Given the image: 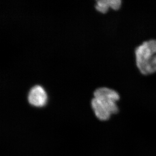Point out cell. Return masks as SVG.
Segmentation results:
<instances>
[{
  "mask_svg": "<svg viewBox=\"0 0 156 156\" xmlns=\"http://www.w3.org/2000/svg\"><path fill=\"white\" fill-rule=\"evenodd\" d=\"M136 63L140 72L149 75L156 72V40L144 42L135 51Z\"/></svg>",
  "mask_w": 156,
  "mask_h": 156,
  "instance_id": "obj_1",
  "label": "cell"
},
{
  "mask_svg": "<svg viewBox=\"0 0 156 156\" xmlns=\"http://www.w3.org/2000/svg\"><path fill=\"white\" fill-rule=\"evenodd\" d=\"M28 100L31 105L37 107H42L47 102V94L41 86H35L30 90Z\"/></svg>",
  "mask_w": 156,
  "mask_h": 156,
  "instance_id": "obj_3",
  "label": "cell"
},
{
  "mask_svg": "<svg viewBox=\"0 0 156 156\" xmlns=\"http://www.w3.org/2000/svg\"><path fill=\"white\" fill-rule=\"evenodd\" d=\"M121 3L120 0H100L97 1L95 7L99 12L106 13L109 8L115 10H118L121 7Z\"/></svg>",
  "mask_w": 156,
  "mask_h": 156,
  "instance_id": "obj_5",
  "label": "cell"
},
{
  "mask_svg": "<svg viewBox=\"0 0 156 156\" xmlns=\"http://www.w3.org/2000/svg\"><path fill=\"white\" fill-rule=\"evenodd\" d=\"M91 104L95 115L99 119L103 121L109 119L111 114L97 99L94 98L91 100Z\"/></svg>",
  "mask_w": 156,
  "mask_h": 156,
  "instance_id": "obj_4",
  "label": "cell"
},
{
  "mask_svg": "<svg viewBox=\"0 0 156 156\" xmlns=\"http://www.w3.org/2000/svg\"><path fill=\"white\" fill-rule=\"evenodd\" d=\"M94 97L101 102L111 114L117 113L118 108L116 102L120 99V96L116 91L107 88L102 87L94 91Z\"/></svg>",
  "mask_w": 156,
  "mask_h": 156,
  "instance_id": "obj_2",
  "label": "cell"
}]
</instances>
